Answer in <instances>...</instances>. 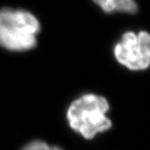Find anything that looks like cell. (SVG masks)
Returning <instances> with one entry per match:
<instances>
[{
    "mask_svg": "<svg viewBox=\"0 0 150 150\" xmlns=\"http://www.w3.org/2000/svg\"><path fill=\"white\" fill-rule=\"evenodd\" d=\"M108 110V101L103 97L87 94L70 106L67 119L72 129L84 138L91 139L96 134L108 130L111 127V121L106 116Z\"/></svg>",
    "mask_w": 150,
    "mask_h": 150,
    "instance_id": "cell-1",
    "label": "cell"
},
{
    "mask_svg": "<svg viewBox=\"0 0 150 150\" xmlns=\"http://www.w3.org/2000/svg\"><path fill=\"white\" fill-rule=\"evenodd\" d=\"M40 31L38 20L23 10H0V45L10 51H26L35 46Z\"/></svg>",
    "mask_w": 150,
    "mask_h": 150,
    "instance_id": "cell-2",
    "label": "cell"
},
{
    "mask_svg": "<svg viewBox=\"0 0 150 150\" xmlns=\"http://www.w3.org/2000/svg\"><path fill=\"white\" fill-rule=\"evenodd\" d=\"M146 32L136 35L126 33L115 47V56L128 69L138 71L146 69L150 62V42Z\"/></svg>",
    "mask_w": 150,
    "mask_h": 150,
    "instance_id": "cell-3",
    "label": "cell"
},
{
    "mask_svg": "<svg viewBox=\"0 0 150 150\" xmlns=\"http://www.w3.org/2000/svg\"><path fill=\"white\" fill-rule=\"evenodd\" d=\"M105 12L120 11L126 13H136L137 6L134 0H94Z\"/></svg>",
    "mask_w": 150,
    "mask_h": 150,
    "instance_id": "cell-4",
    "label": "cell"
},
{
    "mask_svg": "<svg viewBox=\"0 0 150 150\" xmlns=\"http://www.w3.org/2000/svg\"><path fill=\"white\" fill-rule=\"evenodd\" d=\"M21 150H62L57 146H51L42 141H33Z\"/></svg>",
    "mask_w": 150,
    "mask_h": 150,
    "instance_id": "cell-5",
    "label": "cell"
}]
</instances>
